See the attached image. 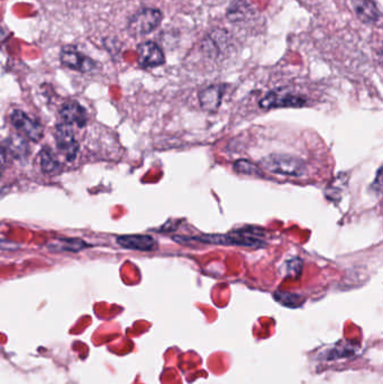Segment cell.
Masks as SVG:
<instances>
[{
  "mask_svg": "<svg viewBox=\"0 0 383 384\" xmlns=\"http://www.w3.org/2000/svg\"><path fill=\"white\" fill-rule=\"evenodd\" d=\"M120 247L132 251L151 252L156 247V242L150 235H122L117 237Z\"/></svg>",
  "mask_w": 383,
  "mask_h": 384,
  "instance_id": "11",
  "label": "cell"
},
{
  "mask_svg": "<svg viewBox=\"0 0 383 384\" xmlns=\"http://www.w3.org/2000/svg\"><path fill=\"white\" fill-rule=\"evenodd\" d=\"M262 166L271 174L299 178L307 170L306 163L299 157L288 154H271L261 161Z\"/></svg>",
  "mask_w": 383,
  "mask_h": 384,
  "instance_id": "2",
  "label": "cell"
},
{
  "mask_svg": "<svg viewBox=\"0 0 383 384\" xmlns=\"http://www.w3.org/2000/svg\"><path fill=\"white\" fill-rule=\"evenodd\" d=\"M307 103V99L285 90H273L264 96L260 101V107L263 109L271 108H299Z\"/></svg>",
  "mask_w": 383,
  "mask_h": 384,
  "instance_id": "4",
  "label": "cell"
},
{
  "mask_svg": "<svg viewBox=\"0 0 383 384\" xmlns=\"http://www.w3.org/2000/svg\"><path fill=\"white\" fill-rule=\"evenodd\" d=\"M4 147H5L6 151L8 152L11 157L17 159V160L26 159L28 157V153H30V144H28V138H25L21 134H18V135L11 134L6 140Z\"/></svg>",
  "mask_w": 383,
  "mask_h": 384,
  "instance_id": "13",
  "label": "cell"
},
{
  "mask_svg": "<svg viewBox=\"0 0 383 384\" xmlns=\"http://www.w3.org/2000/svg\"><path fill=\"white\" fill-rule=\"evenodd\" d=\"M302 261L298 257H295L287 263V273L290 276H298L302 272Z\"/></svg>",
  "mask_w": 383,
  "mask_h": 384,
  "instance_id": "18",
  "label": "cell"
},
{
  "mask_svg": "<svg viewBox=\"0 0 383 384\" xmlns=\"http://www.w3.org/2000/svg\"><path fill=\"white\" fill-rule=\"evenodd\" d=\"M234 170L236 171L237 174H245V176H263V172L258 165L253 164L252 162L246 160L236 161L234 164Z\"/></svg>",
  "mask_w": 383,
  "mask_h": 384,
  "instance_id": "16",
  "label": "cell"
},
{
  "mask_svg": "<svg viewBox=\"0 0 383 384\" xmlns=\"http://www.w3.org/2000/svg\"><path fill=\"white\" fill-rule=\"evenodd\" d=\"M59 115L62 119V123H66L71 126L76 125V128H82L87 125V111L78 101H68L64 103L61 107Z\"/></svg>",
  "mask_w": 383,
  "mask_h": 384,
  "instance_id": "9",
  "label": "cell"
},
{
  "mask_svg": "<svg viewBox=\"0 0 383 384\" xmlns=\"http://www.w3.org/2000/svg\"><path fill=\"white\" fill-rule=\"evenodd\" d=\"M225 87L223 84H212L210 87L199 94V103H200L201 108L204 109L207 113L215 114L219 109L222 99H223Z\"/></svg>",
  "mask_w": 383,
  "mask_h": 384,
  "instance_id": "10",
  "label": "cell"
},
{
  "mask_svg": "<svg viewBox=\"0 0 383 384\" xmlns=\"http://www.w3.org/2000/svg\"><path fill=\"white\" fill-rule=\"evenodd\" d=\"M352 3L356 17L363 24L373 25L380 21V11L373 0H353Z\"/></svg>",
  "mask_w": 383,
  "mask_h": 384,
  "instance_id": "12",
  "label": "cell"
},
{
  "mask_svg": "<svg viewBox=\"0 0 383 384\" xmlns=\"http://www.w3.org/2000/svg\"><path fill=\"white\" fill-rule=\"evenodd\" d=\"M55 140L57 147L63 157H66L69 162H72L79 152V143L76 140L72 126L66 123L57 124L55 130Z\"/></svg>",
  "mask_w": 383,
  "mask_h": 384,
  "instance_id": "5",
  "label": "cell"
},
{
  "mask_svg": "<svg viewBox=\"0 0 383 384\" xmlns=\"http://www.w3.org/2000/svg\"><path fill=\"white\" fill-rule=\"evenodd\" d=\"M164 15L155 9H143L128 21L127 32L132 36L147 35L160 25Z\"/></svg>",
  "mask_w": 383,
  "mask_h": 384,
  "instance_id": "3",
  "label": "cell"
},
{
  "mask_svg": "<svg viewBox=\"0 0 383 384\" xmlns=\"http://www.w3.org/2000/svg\"><path fill=\"white\" fill-rule=\"evenodd\" d=\"M11 122L15 130L21 135L28 138V141L38 142L43 137L44 130L41 123L38 122L35 119L30 118L23 111L16 109V111H13L11 114Z\"/></svg>",
  "mask_w": 383,
  "mask_h": 384,
  "instance_id": "6",
  "label": "cell"
},
{
  "mask_svg": "<svg viewBox=\"0 0 383 384\" xmlns=\"http://www.w3.org/2000/svg\"><path fill=\"white\" fill-rule=\"evenodd\" d=\"M47 247L55 252H79L88 249L90 245L80 238H57L47 244Z\"/></svg>",
  "mask_w": 383,
  "mask_h": 384,
  "instance_id": "15",
  "label": "cell"
},
{
  "mask_svg": "<svg viewBox=\"0 0 383 384\" xmlns=\"http://www.w3.org/2000/svg\"><path fill=\"white\" fill-rule=\"evenodd\" d=\"M264 233L260 228L244 227L233 230L229 234H210V235L191 237L190 241L202 244H216V245H236V247L261 249L267 243L263 241Z\"/></svg>",
  "mask_w": 383,
  "mask_h": 384,
  "instance_id": "1",
  "label": "cell"
},
{
  "mask_svg": "<svg viewBox=\"0 0 383 384\" xmlns=\"http://www.w3.org/2000/svg\"><path fill=\"white\" fill-rule=\"evenodd\" d=\"M139 63L142 68H156L166 62L164 51L154 42H144L137 47Z\"/></svg>",
  "mask_w": 383,
  "mask_h": 384,
  "instance_id": "8",
  "label": "cell"
},
{
  "mask_svg": "<svg viewBox=\"0 0 383 384\" xmlns=\"http://www.w3.org/2000/svg\"><path fill=\"white\" fill-rule=\"evenodd\" d=\"M372 188L375 192H378L380 195H383V166L379 170L378 176L373 182Z\"/></svg>",
  "mask_w": 383,
  "mask_h": 384,
  "instance_id": "19",
  "label": "cell"
},
{
  "mask_svg": "<svg viewBox=\"0 0 383 384\" xmlns=\"http://www.w3.org/2000/svg\"><path fill=\"white\" fill-rule=\"evenodd\" d=\"M275 299L285 306L296 308L302 305V299L300 295H292V293H277L275 295Z\"/></svg>",
  "mask_w": 383,
  "mask_h": 384,
  "instance_id": "17",
  "label": "cell"
},
{
  "mask_svg": "<svg viewBox=\"0 0 383 384\" xmlns=\"http://www.w3.org/2000/svg\"><path fill=\"white\" fill-rule=\"evenodd\" d=\"M61 64L71 70L79 72H90L96 68V63L93 59L86 57L76 50V46L67 45L61 50Z\"/></svg>",
  "mask_w": 383,
  "mask_h": 384,
  "instance_id": "7",
  "label": "cell"
},
{
  "mask_svg": "<svg viewBox=\"0 0 383 384\" xmlns=\"http://www.w3.org/2000/svg\"><path fill=\"white\" fill-rule=\"evenodd\" d=\"M40 165L43 174H49V176H57L62 172L60 161L57 160L55 153L47 147H44L40 152Z\"/></svg>",
  "mask_w": 383,
  "mask_h": 384,
  "instance_id": "14",
  "label": "cell"
}]
</instances>
